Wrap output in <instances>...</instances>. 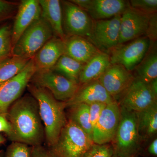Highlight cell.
Segmentation results:
<instances>
[{
	"label": "cell",
	"instance_id": "obj_14",
	"mask_svg": "<svg viewBox=\"0 0 157 157\" xmlns=\"http://www.w3.org/2000/svg\"><path fill=\"white\" fill-rule=\"evenodd\" d=\"M135 76L121 65L111 64L98 78L114 100L121 98L134 81Z\"/></svg>",
	"mask_w": 157,
	"mask_h": 157
},
{
	"label": "cell",
	"instance_id": "obj_11",
	"mask_svg": "<svg viewBox=\"0 0 157 157\" xmlns=\"http://www.w3.org/2000/svg\"><path fill=\"white\" fill-rule=\"evenodd\" d=\"M151 15L137 11L129 5L121 15L118 45L147 36Z\"/></svg>",
	"mask_w": 157,
	"mask_h": 157
},
{
	"label": "cell",
	"instance_id": "obj_15",
	"mask_svg": "<svg viewBox=\"0 0 157 157\" xmlns=\"http://www.w3.org/2000/svg\"><path fill=\"white\" fill-rule=\"evenodd\" d=\"M41 6L37 0H23L18 6L12 29L13 46L23 32L36 20L41 17Z\"/></svg>",
	"mask_w": 157,
	"mask_h": 157
},
{
	"label": "cell",
	"instance_id": "obj_33",
	"mask_svg": "<svg viewBox=\"0 0 157 157\" xmlns=\"http://www.w3.org/2000/svg\"><path fill=\"white\" fill-rule=\"evenodd\" d=\"M157 36V13L151 15L147 37L151 42H156Z\"/></svg>",
	"mask_w": 157,
	"mask_h": 157
},
{
	"label": "cell",
	"instance_id": "obj_18",
	"mask_svg": "<svg viewBox=\"0 0 157 157\" xmlns=\"http://www.w3.org/2000/svg\"><path fill=\"white\" fill-rule=\"evenodd\" d=\"M64 54L85 65L100 51L86 38L77 36L66 37Z\"/></svg>",
	"mask_w": 157,
	"mask_h": 157
},
{
	"label": "cell",
	"instance_id": "obj_20",
	"mask_svg": "<svg viewBox=\"0 0 157 157\" xmlns=\"http://www.w3.org/2000/svg\"><path fill=\"white\" fill-rule=\"evenodd\" d=\"M41 6V17L48 22L54 36L64 41L66 36L63 27L61 3L59 0H39Z\"/></svg>",
	"mask_w": 157,
	"mask_h": 157
},
{
	"label": "cell",
	"instance_id": "obj_16",
	"mask_svg": "<svg viewBox=\"0 0 157 157\" xmlns=\"http://www.w3.org/2000/svg\"><path fill=\"white\" fill-rule=\"evenodd\" d=\"M114 101L115 100L97 79L80 85L73 98L65 103L67 107L81 104L89 105L96 102L109 104Z\"/></svg>",
	"mask_w": 157,
	"mask_h": 157
},
{
	"label": "cell",
	"instance_id": "obj_3",
	"mask_svg": "<svg viewBox=\"0 0 157 157\" xmlns=\"http://www.w3.org/2000/svg\"><path fill=\"white\" fill-rule=\"evenodd\" d=\"M94 144L88 135L69 120L56 142L48 148L53 157H84Z\"/></svg>",
	"mask_w": 157,
	"mask_h": 157
},
{
	"label": "cell",
	"instance_id": "obj_6",
	"mask_svg": "<svg viewBox=\"0 0 157 157\" xmlns=\"http://www.w3.org/2000/svg\"><path fill=\"white\" fill-rule=\"evenodd\" d=\"M30 82L48 90L56 100L65 103L73 98L80 86L52 70L35 72Z\"/></svg>",
	"mask_w": 157,
	"mask_h": 157
},
{
	"label": "cell",
	"instance_id": "obj_19",
	"mask_svg": "<svg viewBox=\"0 0 157 157\" xmlns=\"http://www.w3.org/2000/svg\"><path fill=\"white\" fill-rule=\"evenodd\" d=\"M129 6L124 0H91L86 11L93 20L107 19L121 15Z\"/></svg>",
	"mask_w": 157,
	"mask_h": 157
},
{
	"label": "cell",
	"instance_id": "obj_40",
	"mask_svg": "<svg viewBox=\"0 0 157 157\" xmlns=\"http://www.w3.org/2000/svg\"><path fill=\"white\" fill-rule=\"evenodd\" d=\"M0 157H2V154H0Z\"/></svg>",
	"mask_w": 157,
	"mask_h": 157
},
{
	"label": "cell",
	"instance_id": "obj_17",
	"mask_svg": "<svg viewBox=\"0 0 157 157\" xmlns=\"http://www.w3.org/2000/svg\"><path fill=\"white\" fill-rule=\"evenodd\" d=\"M64 41L53 36L33 58L36 72L51 70L64 54Z\"/></svg>",
	"mask_w": 157,
	"mask_h": 157
},
{
	"label": "cell",
	"instance_id": "obj_1",
	"mask_svg": "<svg viewBox=\"0 0 157 157\" xmlns=\"http://www.w3.org/2000/svg\"><path fill=\"white\" fill-rule=\"evenodd\" d=\"M7 117L11 128L8 137L12 142L31 147L42 145L45 140L44 125L38 103L30 94L21 97L12 104Z\"/></svg>",
	"mask_w": 157,
	"mask_h": 157
},
{
	"label": "cell",
	"instance_id": "obj_32",
	"mask_svg": "<svg viewBox=\"0 0 157 157\" xmlns=\"http://www.w3.org/2000/svg\"><path fill=\"white\" fill-rule=\"evenodd\" d=\"M15 9V4L0 0V21L12 16L16 10Z\"/></svg>",
	"mask_w": 157,
	"mask_h": 157
},
{
	"label": "cell",
	"instance_id": "obj_28",
	"mask_svg": "<svg viewBox=\"0 0 157 157\" xmlns=\"http://www.w3.org/2000/svg\"><path fill=\"white\" fill-rule=\"evenodd\" d=\"M32 147L19 142H12L8 147L5 157H30Z\"/></svg>",
	"mask_w": 157,
	"mask_h": 157
},
{
	"label": "cell",
	"instance_id": "obj_22",
	"mask_svg": "<svg viewBox=\"0 0 157 157\" xmlns=\"http://www.w3.org/2000/svg\"><path fill=\"white\" fill-rule=\"evenodd\" d=\"M135 77L149 83L157 78V49L156 42H151L145 56L135 70Z\"/></svg>",
	"mask_w": 157,
	"mask_h": 157
},
{
	"label": "cell",
	"instance_id": "obj_12",
	"mask_svg": "<svg viewBox=\"0 0 157 157\" xmlns=\"http://www.w3.org/2000/svg\"><path fill=\"white\" fill-rule=\"evenodd\" d=\"M120 118V106L117 101L107 104L93 128L94 143L103 145L114 140Z\"/></svg>",
	"mask_w": 157,
	"mask_h": 157
},
{
	"label": "cell",
	"instance_id": "obj_4",
	"mask_svg": "<svg viewBox=\"0 0 157 157\" xmlns=\"http://www.w3.org/2000/svg\"><path fill=\"white\" fill-rule=\"evenodd\" d=\"M120 108V120L114 139V154L118 157H133L138 149L140 138L137 112Z\"/></svg>",
	"mask_w": 157,
	"mask_h": 157
},
{
	"label": "cell",
	"instance_id": "obj_39",
	"mask_svg": "<svg viewBox=\"0 0 157 157\" xmlns=\"http://www.w3.org/2000/svg\"><path fill=\"white\" fill-rule=\"evenodd\" d=\"M112 157H118L116 155L114 154H113V155L112 156Z\"/></svg>",
	"mask_w": 157,
	"mask_h": 157
},
{
	"label": "cell",
	"instance_id": "obj_37",
	"mask_svg": "<svg viewBox=\"0 0 157 157\" xmlns=\"http://www.w3.org/2000/svg\"><path fill=\"white\" fill-rule=\"evenodd\" d=\"M149 84L152 90L154 93L157 96V78L152 80L149 82Z\"/></svg>",
	"mask_w": 157,
	"mask_h": 157
},
{
	"label": "cell",
	"instance_id": "obj_38",
	"mask_svg": "<svg viewBox=\"0 0 157 157\" xmlns=\"http://www.w3.org/2000/svg\"><path fill=\"white\" fill-rule=\"evenodd\" d=\"M5 141H6L5 138L0 134V146L5 143Z\"/></svg>",
	"mask_w": 157,
	"mask_h": 157
},
{
	"label": "cell",
	"instance_id": "obj_8",
	"mask_svg": "<svg viewBox=\"0 0 157 157\" xmlns=\"http://www.w3.org/2000/svg\"><path fill=\"white\" fill-rule=\"evenodd\" d=\"M36 72L32 59L19 74L0 83V114H7L12 104L21 97Z\"/></svg>",
	"mask_w": 157,
	"mask_h": 157
},
{
	"label": "cell",
	"instance_id": "obj_13",
	"mask_svg": "<svg viewBox=\"0 0 157 157\" xmlns=\"http://www.w3.org/2000/svg\"><path fill=\"white\" fill-rule=\"evenodd\" d=\"M157 96L149 83L135 77L128 88L121 96L120 107L139 112L157 103Z\"/></svg>",
	"mask_w": 157,
	"mask_h": 157
},
{
	"label": "cell",
	"instance_id": "obj_29",
	"mask_svg": "<svg viewBox=\"0 0 157 157\" xmlns=\"http://www.w3.org/2000/svg\"><path fill=\"white\" fill-rule=\"evenodd\" d=\"M129 5L137 11L149 15L157 13V0H131Z\"/></svg>",
	"mask_w": 157,
	"mask_h": 157
},
{
	"label": "cell",
	"instance_id": "obj_27",
	"mask_svg": "<svg viewBox=\"0 0 157 157\" xmlns=\"http://www.w3.org/2000/svg\"><path fill=\"white\" fill-rule=\"evenodd\" d=\"M12 29L9 25L0 28V61L12 55Z\"/></svg>",
	"mask_w": 157,
	"mask_h": 157
},
{
	"label": "cell",
	"instance_id": "obj_10",
	"mask_svg": "<svg viewBox=\"0 0 157 157\" xmlns=\"http://www.w3.org/2000/svg\"><path fill=\"white\" fill-rule=\"evenodd\" d=\"M151 42L148 37L143 36L118 45L109 53L110 63L121 65L132 72L145 56Z\"/></svg>",
	"mask_w": 157,
	"mask_h": 157
},
{
	"label": "cell",
	"instance_id": "obj_31",
	"mask_svg": "<svg viewBox=\"0 0 157 157\" xmlns=\"http://www.w3.org/2000/svg\"><path fill=\"white\" fill-rule=\"evenodd\" d=\"M107 104L103 102H96L89 105L90 121L93 128L98 121Z\"/></svg>",
	"mask_w": 157,
	"mask_h": 157
},
{
	"label": "cell",
	"instance_id": "obj_2",
	"mask_svg": "<svg viewBox=\"0 0 157 157\" xmlns=\"http://www.w3.org/2000/svg\"><path fill=\"white\" fill-rule=\"evenodd\" d=\"M30 94L36 100L39 114L45 131V140L47 147L56 142L67 121L64 109L65 102L57 101L44 88L30 82L27 87Z\"/></svg>",
	"mask_w": 157,
	"mask_h": 157
},
{
	"label": "cell",
	"instance_id": "obj_23",
	"mask_svg": "<svg viewBox=\"0 0 157 157\" xmlns=\"http://www.w3.org/2000/svg\"><path fill=\"white\" fill-rule=\"evenodd\" d=\"M84 65L64 54L51 70L79 84V76Z\"/></svg>",
	"mask_w": 157,
	"mask_h": 157
},
{
	"label": "cell",
	"instance_id": "obj_36",
	"mask_svg": "<svg viewBox=\"0 0 157 157\" xmlns=\"http://www.w3.org/2000/svg\"><path fill=\"white\" fill-rule=\"evenodd\" d=\"M148 151L149 153L156 156L157 155V139H155L149 146Z\"/></svg>",
	"mask_w": 157,
	"mask_h": 157
},
{
	"label": "cell",
	"instance_id": "obj_24",
	"mask_svg": "<svg viewBox=\"0 0 157 157\" xmlns=\"http://www.w3.org/2000/svg\"><path fill=\"white\" fill-rule=\"evenodd\" d=\"M139 135L149 137L157 132V104L137 112Z\"/></svg>",
	"mask_w": 157,
	"mask_h": 157
},
{
	"label": "cell",
	"instance_id": "obj_7",
	"mask_svg": "<svg viewBox=\"0 0 157 157\" xmlns=\"http://www.w3.org/2000/svg\"><path fill=\"white\" fill-rule=\"evenodd\" d=\"M121 15L109 19L93 20L88 40L101 52L109 55L119 45Z\"/></svg>",
	"mask_w": 157,
	"mask_h": 157
},
{
	"label": "cell",
	"instance_id": "obj_26",
	"mask_svg": "<svg viewBox=\"0 0 157 157\" xmlns=\"http://www.w3.org/2000/svg\"><path fill=\"white\" fill-rule=\"evenodd\" d=\"M69 120L76 124L92 139L93 128L90 121L89 106L81 104L70 106Z\"/></svg>",
	"mask_w": 157,
	"mask_h": 157
},
{
	"label": "cell",
	"instance_id": "obj_35",
	"mask_svg": "<svg viewBox=\"0 0 157 157\" xmlns=\"http://www.w3.org/2000/svg\"><path fill=\"white\" fill-rule=\"evenodd\" d=\"M11 124L7 117V114H0V132H4L8 137L11 134Z\"/></svg>",
	"mask_w": 157,
	"mask_h": 157
},
{
	"label": "cell",
	"instance_id": "obj_9",
	"mask_svg": "<svg viewBox=\"0 0 157 157\" xmlns=\"http://www.w3.org/2000/svg\"><path fill=\"white\" fill-rule=\"evenodd\" d=\"M63 27L66 37L77 36L88 38L93 20L86 11L70 1L61 2Z\"/></svg>",
	"mask_w": 157,
	"mask_h": 157
},
{
	"label": "cell",
	"instance_id": "obj_25",
	"mask_svg": "<svg viewBox=\"0 0 157 157\" xmlns=\"http://www.w3.org/2000/svg\"><path fill=\"white\" fill-rule=\"evenodd\" d=\"M31 59L11 55L0 61V83L19 74Z\"/></svg>",
	"mask_w": 157,
	"mask_h": 157
},
{
	"label": "cell",
	"instance_id": "obj_21",
	"mask_svg": "<svg viewBox=\"0 0 157 157\" xmlns=\"http://www.w3.org/2000/svg\"><path fill=\"white\" fill-rule=\"evenodd\" d=\"M110 64L109 55L98 54L84 65L79 76V85L98 79Z\"/></svg>",
	"mask_w": 157,
	"mask_h": 157
},
{
	"label": "cell",
	"instance_id": "obj_30",
	"mask_svg": "<svg viewBox=\"0 0 157 157\" xmlns=\"http://www.w3.org/2000/svg\"><path fill=\"white\" fill-rule=\"evenodd\" d=\"M114 154L113 147L108 144L99 145L94 144L84 157H112Z\"/></svg>",
	"mask_w": 157,
	"mask_h": 157
},
{
	"label": "cell",
	"instance_id": "obj_34",
	"mask_svg": "<svg viewBox=\"0 0 157 157\" xmlns=\"http://www.w3.org/2000/svg\"><path fill=\"white\" fill-rule=\"evenodd\" d=\"M30 157H53L48 147L42 145L32 147Z\"/></svg>",
	"mask_w": 157,
	"mask_h": 157
},
{
	"label": "cell",
	"instance_id": "obj_5",
	"mask_svg": "<svg viewBox=\"0 0 157 157\" xmlns=\"http://www.w3.org/2000/svg\"><path fill=\"white\" fill-rule=\"evenodd\" d=\"M53 36L49 24L41 17L23 32L13 46L12 55L33 59L39 49Z\"/></svg>",
	"mask_w": 157,
	"mask_h": 157
}]
</instances>
